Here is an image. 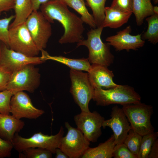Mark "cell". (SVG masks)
I'll use <instances>...</instances> for the list:
<instances>
[{"label": "cell", "instance_id": "obj_1", "mask_svg": "<svg viewBox=\"0 0 158 158\" xmlns=\"http://www.w3.org/2000/svg\"><path fill=\"white\" fill-rule=\"evenodd\" d=\"M40 8L41 12L50 23L56 20L63 27L64 34L59 41L60 44L78 43L83 39V22L69 10L65 2L61 0L50 1L42 4Z\"/></svg>", "mask_w": 158, "mask_h": 158}, {"label": "cell", "instance_id": "obj_2", "mask_svg": "<svg viewBox=\"0 0 158 158\" xmlns=\"http://www.w3.org/2000/svg\"><path fill=\"white\" fill-rule=\"evenodd\" d=\"M103 28L101 26L92 28L87 33V39L77 43V46L83 45L87 47L89 50L87 58L90 63L108 67L113 62L114 57L110 51V46L107 43L103 42L101 40Z\"/></svg>", "mask_w": 158, "mask_h": 158}, {"label": "cell", "instance_id": "obj_3", "mask_svg": "<svg viewBox=\"0 0 158 158\" xmlns=\"http://www.w3.org/2000/svg\"><path fill=\"white\" fill-rule=\"evenodd\" d=\"M92 99L98 106H105L113 104L123 106L139 103L141 97L133 87L127 85H118L108 89H95Z\"/></svg>", "mask_w": 158, "mask_h": 158}, {"label": "cell", "instance_id": "obj_4", "mask_svg": "<svg viewBox=\"0 0 158 158\" xmlns=\"http://www.w3.org/2000/svg\"><path fill=\"white\" fill-rule=\"evenodd\" d=\"M122 109L134 131L142 136L154 132L151 121L153 113L152 105L140 102L123 105Z\"/></svg>", "mask_w": 158, "mask_h": 158}, {"label": "cell", "instance_id": "obj_5", "mask_svg": "<svg viewBox=\"0 0 158 158\" xmlns=\"http://www.w3.org/2000/svg\"><path fill=\"white\" fill-rule=\"evenodd\" d=\"M64 133V128L62 126L59 132L54 135H45L40 132L35 133L30 138H25L16 133L13 137L12 143L13 148L19 152L29 148L40 147L55 154Z\"/></svg>", "mask_w": 158, "mask_h": 158}, {"label": "cell", "instance_id": "obj_6", "mask_svg": "<svg viewBox=\"0 0 158 158\" xmlns=\"http://www.w3.org/2000/svg\"><path fill=\"white\" fill-rule=\"evenodd\" d=\"M69 73L71 81L70 92L74 101L81 111H90L89 104L92 99L95 89L90 82L88 73L72 69Z\"/></svg>", "mask_w": 158, "mask_h": 158}, {"label": "cell", "instance_id": "obj_7", "mask_svg": "<svg viewBox=\"0 0 158 158\" xmlns=\"http://www.w3.org/2000/svg\"><path fill=\"white\" fill-rule=\"evenodd\" d=\"M34 65H27L12 72L6 90L13 95L23 91L33 93L39 85L40 78L39 70Z\"/></svg>", "mask_w": 158, "mask_h": 158}, {"label": "cell", "instance_id": "obj_8", "mask_svg": "<svg viewBox=\"0 0 158 158\" xmlns=\"http://www.w3.org/2000/svg\"><path fill=\"white\" fill-rule=\"evenodd\" d=\"M25 23L37 47L40 51L44 50L52 34L51 23L40 11H34Z\"/></svg>", "mask_w": 158, "mask_h": 158}, {"label": "cell", "instance_id": "obj_9", "mask_svg": "<svg viewBox=\"0 0 158 158\" xmlns=\"http://www.w3.org/2000/svg\"><path fill=\"white\" fill-rule=\"evenodd\" d=\"M9 48L28 56H37L40 52L35 43L25 22L9 28Z\"/></svg>", "mask_w": 158, "mask_h": 158}, {"label": "cell", "instance_id": "obj_10", "mask_svg": "<svg viewBox=\"0 0 158 158\" xmlns=\"http://www.w3.org/2000/svg\"><path fill=\"white\" fill-rule=\"evenodd\" d=\"M64 125L67 133L61 140L59 148L69 158H79L89 147L90 142L78 128L72 127L68 122Z\"/></svg>", "mask_w": 158, "mask_h": 158}, {"label": "cell", "instance_id": "obj_11", "mask_svg": "<svg viewBox=\"0 0 158 158\" xmlns=\"http://www.w3.org/2000/svg\"><path fill=\"white\" fill-rule=\"evenodd\" d=\"M104 118L96 111L82 112L75 115L74 120L79 129L90 142H96L101 136Z\"/></svg>", "mask_w": 158, "mask_h": 158}, {"label": "cell", "instance_id": "obj_12", "mask_svg": "<svg viewBox=\"0 0 158 158\" xmlns=\"http://www.w3.org/2000/svg\"><path fill=\"white\" fill-rule=\"evenodd\" d=\"M10 108V113L18 119H35L44 113L43 110L34 107L29 96L23 91L18 92L12 96Z\"/></svg>", "mask_w": 158, "mask_h": 158}, {"label": "cell", "instance_id": "obj_13", "mask_svg": "<svg viewBox=\"0 0 158 158\" xmlns=\"http://www.w3.org/2000/svg\"><path fill=\"white\" fill-rule=\"evenodd\" d=\"M44 62L41 57L28 56L10 49L3 43L1 44L0 66L11 73L27 65L38 64Z\"/></svg>", "mask_w": 158, "mask_h": 158}, {"label": "cell", "instance_id": "obj_14", "mask_svg": "<svg viewBox=\"0 0 158 158\" xmlns=\"http://www.w3.org/2000/svg\"><path fill=\"white\" fill-rule=\"evenodd\" d=\"M111 118L103 122L102 127L105 128L106 127L112 130L116 145L123 143L128 132L131 127L122 108L117 106L112 108Z\"/></svg>", "mask_w": 158, "mask_h": 158}, {"label": "cell", "instance_id": "obj_15", "mask_svg": "<svg viewBox=\"0 0 158 158\" xmlns=\"http://www.w3.org/2000/svg\"><path fill=\"white\" fill-rule=\"evenodd\" d=\"M132 29L130 25L117 32L116 34L108 37L106 40L110 45L113 46L116 51L125 50H136L142 47L145 43L142 39L141 34L133 35L130 34Z\"/></svg>", "mask_w": 158, "mask_h": 158}, {"label": "cell", "instance_id": "obj_16", "mask_svg": "<svg viewBox=\"0 0 158 158\" xmlns=\"http://www.w3.org/2000/svg\"><path fill=\"white\" fill-rule=\"evenodd\" d=\"M107 67L98 64H92L88 72L90 82L94 89H108L118 85L113 80L114 74Z\"/></svg>", "mask_w": 158, "mask_h": 158}, {"label": "cell", "instance_id": "obj_17", "mask_svg": "<svg viewBox=\"0 0 158 158\" xmlns=\"http://www.w3.org/2000/svg\"><path fill=\"white\" fill-rule=\"evenodd\" d=\"M25 125L24 121L12 115L0 113V137L3 139L12 143L15 134L20 132Z\"/></svg>", "mask_w": 158, "mask_h": 158}, {"label": "cell", "instance_id": "obj_18", "mask_svg": "<svg viewBox=\"0 0 158 158\" xmlns=\"http://www.w3.org/2000/svg\"><path fill=\"white\" fill-rule=\"evenodd\" d=\"M41 53L42 55L40 57L42 60L44 61L47 60H51L63 64L71 69L85 71L87 72L91 68V65L87 58L73 59L61 56H51L44 50L41 51Z\"/></svg>", "mask_w": 158, "mask_h": 158}, {"label": "cell", "instance_id": "obj_19", "mask_svg": "<svg viewBox=\"0 0 158 158\" xmlns=\"http://www.w3.org/2000/svg\"><path fill=\"white\" fill-rule=\"evenodd\" d=\"M105 18L101 26L117 28L128 22L131 13L124 12L110 7H105Z\"/></svg>", "mask_w": 158, "mask_h": 158}, {"label": "cell", "instance_id": "obj_20", "mask_svg": "<svg viewBox=\"0 0 158 158\" xmlns=\"http://www.w3.org/2000/svg\"><path fill=\"white\" fill-rule=\"evenodd\" d=\"M116 145L114 137L112 134L106 141L95 147H90L86 150L82 158H111Z\"/></svg>", "mask_w": 158, "mask_h": 158}, {"label": "cell", "instance_id": "obj_21", "mask_svg": "<svg viewBox=\"0 0 158 158\" xmlns=\"http://www.w3.org/2000/svg\"><path fill=\"white\" fill-rule=\"evenodd\" d=\"M13 9L15 17L9 28L15 27L25 23L33 11L31 0H16Z\"/></svg>", "mask_w": 158, "mask_h": 158}, {"label": "cell", "instance_id": "obj_22", "mask_svg": "<svg viewBox=\"0 0 158 158\" xmlns=\"http://www.w3.org/2000/svg\"><path fill=\"white\" fill-rule=\"evenodd\" d=\"M151 0H133V12L137 25H141L144 19L154 13Z\"/></svg>", "mask_w": 158, "mask_h": 158}, {"label": "cell", "instance_id": "obj_23", "mask_svg": "<svg viewBox=\"0 0 158 158\" xmlns=\"http://www.w3.org/2000/svg\"><path fill=\"white\" fill-rule=\"evenodd\" d=\"M66 3L80 15V18L84 23L92 28H97L93 17L88 12L84 0H68Z\"/></svg>", "mask_w": 158, "mask_h": 158}, {"label": "cell", "instance_id": "obj_24", "mask_svg": "<svg viewBox=\"0 0 158 158\" xmlns=\"http://www.w3.org/2000/svg\"><path fill=\"white\" fill-rule=\"evenodd\" d=\"M148 23L146 31L141 36L142 39L155 44L158 42V14L154 13L146 18Z\"/></svg>", "mask_w": 158, "mask_h": 158}, {"label": "cell", "instance_id": "obj_25", "mask_svg": "<svg viewBox=\"0 0 158 158\" xmlns=\"http://www.w3.org/2000/svg\"><path fill=\"white\" fill-rule=\"evenodd\" d=\"M91 8L97 28L101 26L105 18L104 10L107 0H86Z\"/></svg>", "mask_w": 158, "mask_h": 158}, {"label": "cell", "instance_id": "obj_26", "mask_svg": "<svg viewBox=\"0 0 158 158\" xmlns=\"http://www.w3.org/2000/svg\"><path fill=\"white\" fill-rule=\"evenodd\" d=\"M158 136V132H154L142 136L137 158H148L151 147Z\"/></svg>", "mask_w": 158, "mask_h": 158}, {"label": "cell", "instance_id": "obj_27", "mask_svg": "<svg viewBox=\"0 0 158 158\" xmlns=\"http://www.w3.org/2000/svg\"><path fill=\"white\" fill-rule=\"evenodd\" d=\"M142 136L131 129L123 142L130 151L136 156L139 150Z\"/></svg>", "mask_w": 158, "mask_h": 158}, {"label": "cell", "instance_id": "obj_28", "mask_svg": "<svg viewBox=\"0 0 158 158\" xmlns=\"http://www.w3.org/2000/svg\"><path fill=\"white\" fill-rule=\"evenodd\" d=\"M52 152L40 147H30L19 152V158H51Z\"/></svg>", "mask_w": 158, "mask_h": 158}, {"label": "cell", "instance_id": "obj_29", "mask_svg": "<svg viewBox=\"0 0 158 158\" xmlns=\"http://www.w3.org/2000/svg\"><path fill=\"white\" fill-rule=\"evenodd\" d=\"M15 15L0 19V41L9 48V28Z\"/></svg>", "mask_w": 158, "mask_h": 158}, {"label": "cell", "instance_id": "obj_30", "mask_svg": "<svg viewBox=\"0 0 158 158\" xmlns=\"http://www.w3.org/2000/svg\"><path fill=\"white\" fill-rule=\"evenodd\" d=\"M13 92L5 90L0 92V113L4 114H10V104Z\"/></svg>", "mask_w": 158, "mask_h": 158}, {"label": "cell", "instance_id": "obj_31", "mask_svg": "<svg viewBox=\"0 0 158 158\" xmlns=\"http://www.w3.org/2000/svg\"><path fill=\"white\" fill-rule=\"evenodd\" d=\"M113 155L114 158H137V156L132 153L123 143L115 145Z\"/></svg>", "mask_w": 158, "mask_h": 158}, {"label": "cell", "instance_id": "obj_32", "mask_svg": "<svg viewBox=\"0 0 158 158\" xmlns=\"http://www.w3.org/2000/svg\"><path fill=\"white\" fill-rule=\"evenodd\" d=\"M133 0H113L111 8L125 13L133 12Z\"/></svg>", "mask_w": 158, "mask_h": 158}, {"label": "cell", "instance_id": "obj_33", "mask_svg": "<svg viewBox=\"0 0 158 158\" xmlns=\"http://www.w3.org/2000/svg\"><path fill=\"white\" fill-rule=\"evenodd\" d=\"M13 148L11 143L0 137V158L10 157Z\"/></svg>", "mask_w": 158, "mask_h": 158}, {"label": "cell", "instance_id": "obj_34", "mask_svg": "<svg viewBox=\"0 0 158 158\" xmlns=\"http://www.w3.org/2000/svg\"><path fill=\"white\" fill-rule=\"evenodd\" d=\"M11 73L0 66V92L6 90Z\"/></svg>", "mask_w": 158, "mask_h": 158}, {"label": "cell", "instance_id": "obj_35", "mask_svg": "<svg viewBox=\"0 0 158 158\" xmlns=\"http://www.w3.org/2000/svg\"><path fill=\"white\" fill-rule=\"evenodd\" d=\"M16 0H0V17L2 13L13 9Z\"/></svg>", "mask_w": 158, "mask_h": 158}, {"label": "cell", "instance_id": "obj_36", "mask_svg": "<svg viewBox=\"0 0 158 158\" xmlns=\"http://www.w3.org/2000/svg\"><path fill=\"white\" fill-rule=\"evenodd\" d=\"M158 158V139L154 143L150 150L148 158Z\"/></svg>", "mask_w": 158, "mask_h": 158}, {"label": "cell", "instance_id": "obj_37", "mask_svg": "<svg viewBox=\"0 0 158 158\" xmlns=\"http://www.w3.org/2000/svg\"><path fill=\"white\" fill-rule=\"evenodd\" d=\"M53 0H31L32 4L33 11H38L41 5L49 1Z\"/></svg>", "mask_w": 158, "mask_h": 158}, {"label": "cell", "instance_id": "obj_38", "mask_svg": "<svg viewBox=\"0 0 158 158\" xmlns=\"http://www.w3.org/2000/svg\"><path fill=\"white\" fill-rule=\"evenodd\" d=\"M55 154L56 158H69L59 148L56 149Z\"/></svg>", "mask_w": 158, "mask_h": 158}, {"label": "cell", "instance_id": "obj_39", "mask_svg": "<svg viewBox=\"0 0 158 158\" xmlns=\"http://www.w3.org/2000/svg\"><path fill=\"white\" fill-rule=\"evenodd\" d=\"M153 9L154 13L158 14V6H153Z\"/></svg>", "mask_w": 158, "mask_h": 158}, {"label": "cell", "instance_id": "obj_40", "mask_svg": "<svg viewBox=\"0 0 158 158\" xmlns=\"http://www.w3.org/2000/svg\"><path fill=\"white\" fill-rule=\"evenodd\" d=\"M153 1L155 4H157L158 3V0H153Z\"/></svg>", "mask_w": 158, "mask_h": 158}, {"label": "cell", "instance_id": "obj_41", "mask_svg": "<svg viewBox=\"0 0 158 158\" xmlns=\"http://www.w3.org/2000/svg\"><path fill=\"white\" fill-rule=\"evenodd\" d=\"M61 0L65 2V3L68 1V0Z\"/></svg>", "mask_w": 158, "mask_h": 158}, {"label": "cell", "instance_id": "obj_42", "mask_svg": "<svg viewBox=\"0 0 158 158\" xmlns=\"http://www.w3.org/2000/svg\"><path fill=\"white\" fill-rule=\"evenodd\" d=\"M0 42H1V41H0V49L1 45V44L0 43Z\"/></svg>", "mask_w": 158, "mask_h": 158}]
</instances>
